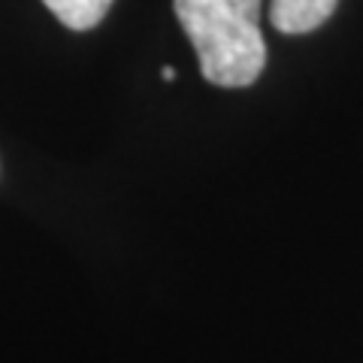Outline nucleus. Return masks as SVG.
Here are the masks:
<instances>
[{
	"label": "nucleus",
	"mask_w": 363,
	"mask_h": 363,
	"mask_svg": "<svg viewBox=\"0 0 363 363\" xmlns=\"http://www.w3.org/2000/svg\"><path fill=\"white\" fill-rule=\"evenodd\" d=\"M339 0H272L269 21L281 33H309L336 13Z\"/></svg>",
	"instance_id": "2"
},
{
	"label": "nucleus",
	"mask_w": 363,
	"mask_h": 363,
	"mask_svg": "<svg viewBox=\"0 0 363 363\" xmlns=\"http://www.w3.org/2000/svg\"><path fill=\"white\" fill-rule=\"evenodd\" d=\"M161 79L164 82H176V70L173 67H161Z\"/></svg>",
	"instance_id": "4"
},
{
	"label": "nucleus",
	"mask_w": 363,
	"mask_h": 363,
	"mask_svg": "<svg viewBox=\"0 0 363 363\" xmlns=\"http://www.w3.org/2000/svg\"><path fill=\"white\" fill-rule=\"evenodd\" d=\"M43 4L70 30H91L106 18L112 0H43Z\"/></svg>",
	"instance_id": "3"
},
{
	"label": "nucleus",
	"mask_w": 363,
	"mask_h": 363,
	"mask_svg": "<svg viewBox=\"0 0 363 363\" xmlns=\"http://www.w3.org/2000/svg\"><path fill=\"white\" fill-rule=\"evenodd\" d=\"M173 9L197 49L200 73L218 88H245L267 64L257 16L260 0H173Z\"/></svg>",
	"instance_id": "1"
}]
</instances>
